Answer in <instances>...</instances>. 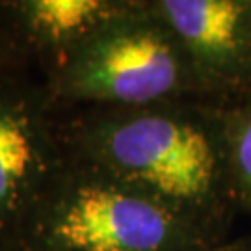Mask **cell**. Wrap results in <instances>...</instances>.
<instances>
[{"label": "cell", "mask_w": 251, "mask_h": 251, "mask_svg": "<svg viewBox=\"0 0 251 251\" xmlns=\"http://www.w3.org/2000/svg\"><path fill=\"white\" fill-rule=\"evenodd\" d=\"M67 158L147 194L220 248L234 205L222 102L56 108Z\"/></svg>", "instance_id": "6da1fadb"}, {"label": "cell", "mask_w": 251, "mask_h": 251, "mask_svg": "<svg viewBox=\"0 0 251 251\" xmlns=\"http://www.w3.org/2000/svg\"><path fill=\"white\" fill-rule=\"evenodd\" d=\"M147 194L67 158L23 227L15 251H220Z\"/></svg>", "instance_id": "7a4b0ae2"}, {"label": "cell", "mask_w": 251, "mask_h": 251, "mask_svg": "<svg viewBox=\"0 0 251 251\" xmlns=\"http://www.w3.org/2000/svg\"><path fill=\"white\" fill-rule=\"evenodd\" d=\"M43 86L56 108L205 99L177 37L149 0H130L76 52L45 73Z\"/></svg>", "instance_id": "3957f363"}, {"label": "cell", "mask_w": 251, "mask_h": 251, "mask_svg": "<svg viewBox=\"0 0 251 251\" xmlns=\"http://www.w3.org/2000/svg\"><path fill=\"white\" fill-rule=\"evenodd\" d=\"M65 164L43 80L0 73V251H15L39 198Z\"/></svg>", "instance_id": "277c9868"}, {"label": "cell", "mask_w": 251, "mask_h": 251, "mask_svg": "<svg viewBox=\"0 0 251 251\" xmlns=\"http://www.w3.org/2000/svg\"><path fill=\"white\" fill-rule=\"evenodd\" d=\"M186 54L203 97L251 91V0H149Z\"/></svg>", "instance_id": "5b68a950"}, {"label": "cell", "mask_w": 251, "mask_h": 251, "mask_svg": "<svg viewBox=\"0 0 251 251\" xmlns=\"http://www.w3.org/2000/svg\"><path fill=\"white\" fill-rule=\"evenodd\" d=\"M130 0H6L9 23L21 52L43 73L76 52Z\"/></svg>", "instance_id": "8992f818"}, {"label": "cell", "mask_w": 251, "mask_h": 251, "mask_svg": "<svg viewBox=\"0 0 251 251\" xmlns=\"http://www.w3.org/2000/svg\"><path fill=\"white\" fill-rule=\"evenodd\" d=\"M222 116L234 205L251 214V91L222 102Z\"/></svg>", "instance_id": "52a82bcc"}, {"label": "cell", "mask_w": 251, "mask_h": 251, "mask_svg": "<svg viewBox=\"0 0 251 251\" xmlns=\"http://www.w3.org/2000/svg\"><path fill=\"white\" fill-rule=\"evenodd\" d=\"M23 62L25 56L21 52L11 30L6 0L4 2L0 0V73L21 69Z\"/></svg>", "instance_id": "ba28073f"}, {"label": "cell", "mask_w": 251, "mask_h": 251, "mask_svg": "<svg viewBox=\"0 0 251 251\" xmlns=\"http://www.w3.org/2000/svg\"><path fill=\"white\" fill-rule=\"evenodd\" d=\"M220 251H225V248H222V250H220ZM246 251H251V248H248V250H246Z\"/></svg>", "instance_id": "9c48e42d"}]
</instances>
